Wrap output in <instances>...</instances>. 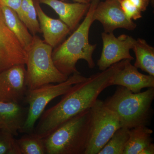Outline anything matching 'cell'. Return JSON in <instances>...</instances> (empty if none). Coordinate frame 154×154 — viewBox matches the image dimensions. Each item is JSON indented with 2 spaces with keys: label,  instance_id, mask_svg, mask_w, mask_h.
<instances>
[{
  "label": "cell",
  "instance_id": "cell-1",
  "mask_svg": "<svg viewBox=\"0 0 154 154\" xmlns=\"http://www.w3.org/2000/svg\"><path fill=\"white\" fill-rule=\"evenodd\" d=\"M125 60L114 64L107 69L88 77L85 81L74 85L63 95L58 103L44 110L33 132L45 138L69 119L90 109L102 91L112 86L113 77L124 66Z\"/></svg>",
  "mask_w": 154,
  "mask_h": 154
},
{
  "label": "cell",
  "instance_id": "cell-2",
  "mask_svg": "<svg viewBox=\"0 0 154 154\" xmlns=\"http://www.w3.org/2000/svg\"><path fill=\"white\" fill-rule=\"evenodd\" d=\"M100 0H93L85 19L69 37L53 50V60L58 69L67 76L80 73L76 64L80 60L87 62L90 69L95 67L93 54L96 44L89 42L91 27L95 21L94 13Z\"/></svg>",
  "mask_w": 154,
  "mask_h": 154
},
{
  "label": "cell",
  "instance_id": "cell-3",
  "mask_svg": "<svg viewBox=\"0 0 154 154\" xmlns=\"http://www.w3.org/2000/svg\"><path fill=\"white\" fill-rule=\"evenodd\" d=\"M154 99V88L133 93L122 86L104 102L106 107L116 113L121 127L131 129L146 125L151 116Z\"/></svg>",
  "mask_w": 154,
  "mask_h": 154
},
{
  "label": "cell",
  "instance_id": "cell-4",
  "mask_svg": "<svg viewBox=\"0 0 154 154\" xmlns=\"http://www.w3.org/2000/svg\"><path fill=\"white\" fill-rule=\"evenodd\" d=\"M91 124V108L69 119L45 138V154H85Z\"/></svg>",
  "mask_w": 154,
  "mask_h": 154
},
{
  "label": "cell",
  "instance_id": "cell-5",
  "mask_svg": "<svg viewBox=\"0 0 154 154\" xmlns=\"http://www.w3.org/2000/svg\"><path fill=\"white\" fill-rule=\"evenodd\" d=\"M53 48L36 35L27 50L26 82L28 90L45 85L63 82L69 77L55 66L52 57Z\"/></svg>",
  "mask_w": 154,
  "mask_h": 154
},
{
  "label": "cell",
  "instance_id": "cell-6",
  "mask_svg": "<svg viewBox=\"0 0 154 154\" xmlns=\"http://www.w3.org/2000/svg\"><path fill=\"white\" fill-rule=\"evenodd\" d=\"M88 78L80 73H75L63 82L47 84L28 90L23 102L28 106V116L19 133L33 132L36 122L50 102L58 96L64 95L74 85L84 82Z\"/></svg>",
  "mask_w": 154,
  "mask_h": 154
},
{
  "label": "cell",
  "instance_id": "cell-7",
  "mask_svg": "<svg viewBox=\"0 0 154 154\" xmlns=\"http://www.w3.org/2000/svg\"><path fill=\"white\" fill-rule=\"evenodd\" d=\"M91 113L90 135L84 154H98L121 124L116 113L99 99L91 107Z\"/></svg>",
  "mask_w": 154,
  "mask_h": 154
},
{
  "label": "cell",
  "instance_id": "cell-8",
  "mask_svg": "<svg viewBox=\"0 0 154 154\" xmlns=\"http://www.w3.org/2000/svg\"><path fill=\"white\" fill-rule=\"evenodd\" d=\"M103 48L97 66L101 71L107 69L114 64L125 60H134L131 55L136 39L131 36L122 34L116 37L113 33H102Z\"/></svg>",
  "mask_w": 154,
  "mask_h": 154
},
{
  "label": "cell",
  "instance_id": "cell-9",
  "mask_svg": "<svg viewBox=\"0 0 154 154\" xmlns=\"http://www.w3.org/2000/svg\"><path fill=\"white\" fill-rule=\"evenodd\" d=\"M27 60V51L6 25L0 7V73Z\"/></svg>",
  "mask_w": 154,
  "mask_h": 154
},
{
  "label": "cell",
  "instance_id": "cell-10",
  "mask_svg": "<svg viewBox=\"0 0 154 154\" xmlns=\"http://www.w3.org/2000/svg\"><path fill=\"white\" fill-rule=\"evenodd\" d=\"M25 65H17L0 73V102L23 103L28 90Z\"/></svg>",
  "mask_w": 154,
  "mask_h": 154
},
{
  "label": "cell",
  "instance_id": "cell-11",
  "mask_svg": "<svg viewBox=\"0 0 154 154\" xmlns=\"http://www.w3.org/2000/svg\"><path fill=\"white\" fill-rule=\"evenodd\" d=\"M94 19L102 24L104 32L113 33L119 28L134 30L137 24L128 18L122 9L118 0L99 2L94 13Z\"/></svg>",
  "mask_w": 154,
  "mask_h": 154
},
{
  "label": "cell",
  "instance_id": "cell-12",
  "mask_svg": "<svg viewBox=\"0 0 154 154\" xmlns=\"http://www.w3.org/2000/svg\"><path fill=\"white\" fill-rule=\"evenodd\" d=\"M125 60L124 66L113 77L111 85L122 86L133 93H139L145 88H154V76L140 72L137 68Z\"/></svg>",
  "mask_w": 154,
  "mask_h": 154
},
{
  "label": "cell",
  "instance_id": "cell-13",
  "mask_svg": "<svg viewBox=\"0 0 154 154\" xmlns=\"http://www.w3.org/2000/svg\"><path fill=\"white\" fill-rule=\"evenodd\" d=\"M33 1L44 41L54 48L61 43L71 30L60 19H53L46 15L42 9L38 0Z\"/></svg>",
  "mask_w": 154,
  "mask_h": 154
},
{
  "label": "cell",
  "instance_id": "cell-14",
  "mask_svg": "<svg viewBox=\"0 0 154 154\" xmlns=\"http://www.w3.org/2000/svg\"><path fill=\"white\" fill-rule=\"evenodd\" d=\"M28 113V106L24 103L0 102V130L19 135Z\"/></svg>",
  "mask_w": 154,
  "mask_h": 154
},
{
  "label": "cell",
  "instance_id": "cell-15",
  "mask_svg": "<svg viewBox=\"0 0 154 154\" xmlns=\"http://www.w3.org/2000/svg\"><path fill=\"white\" fill-rule=\"evenodd\" d=\"M40 4L49 6L58 15L71 31L79 26V22L90 8V3H67L60 0H38Z\"/></svg>",
  "mask_w": 154,
  "mask_h": 154
},
{
  "label": "cell",
  "instance_id": "cell-16",
  "mask_svg": "<svg viewBox=\"0 0 154 154\" xmlns=\"http://www.w3.org/2000/svg\"><path fill=\"white\" fill-rule=\"evenodd\" d=\"M153 130L141 125L129 130V137L123 154H154Z\"/></svg>",
  "mask_w": 154,
  "mask_h": 154
},
{
  "label": "cell",
  "instance_id": "cell-17",
  "mask_svg": "<svg viewBox=\"0 0 154 154\" xmlns=\"http://www.w3.org/2000/svg\"><path fill=\"white\" fill-rule=\"evenodd\" d=\"M0 7L6 25L27 51L33 42V35L15 11L6 6Z\"/></svg>",
  "mask_w": 154,
  "mask_h": 154
},
{
  "label": "cell",
  "instance_id": "cell-18",
  "mask_svg": "<svg viewBox=\"0 0 154 154\" xmlns=\"http://www.w3.org/2000/svg\"><path fill=\"white\" fill-rule=\"evenodd\" d=\"M135 55L134 66L154 76V48L145 39H136L132 48Z\"/></svg>",
  "mask_w": 154,
  "mask_h": 154
},
{
  "label": "cell",
  "instance_id": "cell-19",
  "mask_svg": "<svg viewBox=\"0 0 154 154\" xmlns=\"http://www.w3.org/2000/svg\"><path fill=\"white\" fill-rule=\"evenodd\" d=\"M20 154H45L44 138L33 132L17 139Z\"/></svg>",
  "mask_w": 154,
  "mask_h": 154
},
{
  "label": "cell",
  "instance_id": "cell-20",
  "mask_svg": "<svg viewBox=\"0 0 154 154\" xmlns=\"http://www.w3.org/2000/svg\"><path fill=\"white\" fill-rule=\"evenodd\" d=\"M18 15L32 35L34 36L36 33H41L33 0H22Z\"/></svg>",
  "mask_w": 154,
  "mask_h": 154
},
{
  "label": "cell",
  "instance_id": "cell-21",
  "mask_svg": "<svg viewBox=\"0 0 154 154\" xmlns=\"http://www.w3.org/2000/svg\"><path fill=\"white\" fill-rule=\"evenodd\" d=\"M129 130L125 127L119 128L98 154H123L129 139Z\"/></svg>",
  "mask_w": 154,
  "mask_h": 154
},
{
  "label": "cell",
  "instance_id": "cell-22",
  "mask_svg": "<svg viewBox=\"0 0 154 154\" xmlns=\"http://www.w3.org/2000/svg\"><path fill=\"white\" fill-rule=\"evenodd\" d=\"M122 11L128 19L136 20L142 17V12L146 11L150 0H118Z\"/></svg>",
  "mask_w": 154,
  "mask_h": 154
},
{
  "label": "cell",
  "instance_id": "cell-23",
  "mask_svg": "<svg viewBox=\"0 0 154 154\" xmlns=\"http://www.w3.org/2000/svg\"><path fill=\"white\" fill-rule=\"evenodd\" d=\"M0 154H20L15 137L3 130H0Z\"/></svg>",
  "mask_w": 154,
  "mask_h": 154
},
{
  "label": "cell",
  "instance_id": "cell-24",
  "mask_svg": "<svg viewBox=\"0 0 154 154\" xmlns=\"http://www.w3.org/2000/svg\"><path fill=\"white\" fill-rule=\"evenodd\" d=\"M22 0H0V7L6 6L19 14Z\"/></svg>",
  "mask_w": 154,
  "mask_h": 154
},
{
  "label": "cell",
  "instance_id": "cell-25",
  "mask_svg": "<svg viewBox=\"0 0 154 154\" xmlns=\"http://www.w3.org/2000/svg\"><path fill=\"white\" fill-rule=\"evenodd\" d=\"M75 2L90 3L93 0H73Z\"/></svg>",
  "mask_w": 154,
  "mask_h": 154
}]
</instances>
